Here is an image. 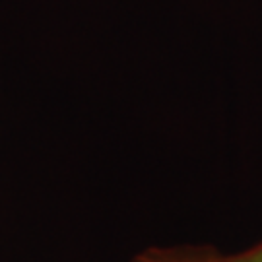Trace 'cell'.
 Segmentation results:
<instances>
[{
	"label": "cell",
	"instance_id": "cell-1",
	"mask_svg": "<svg viewBox=\"0 0 262 262\" xmlns=\"http://www.w3.org/2000/svg\"><path fill=\"white\" fill-rule=\"evenodd\" d=\"M130 262H237L231 253L225 254L210 247H148L134 254Z\"/></svg>",
	"mask_w": 262,
	"mask_h": 262
},
{
	"label": "cell",
	"instance_id": "cell-2",
	"mask_svg": "<svg viewBox=\"0 0 262 262\" xmlns=\"http://www.w3.org/2000/svg\"><path fill=\"white\" fill-rule=\"evenodd\" d=\"M237 262H262V241L251 245L249 249L245 251H237V253H231Z\"/></svg>",
	"mask_w": 262,
	"mask_h": 262
}]
</instances>
